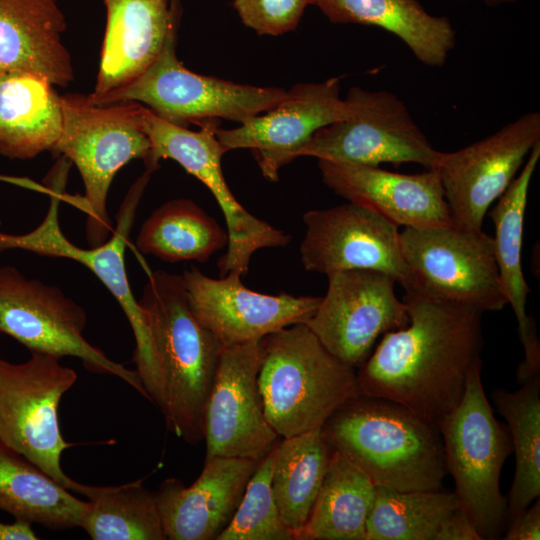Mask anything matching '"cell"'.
I'll return each instance as SVG.
<instances>
[{
    "label": "cell",
    "mask_w": 540,
    "mask_h": 540,
    "mask_svg": "<svg viewBox=\"0 0 540 540\" xmlns=\"http://www.w3.org/2000/svg\"><path fill=\"white\" fill-rule=\"evenodd\" d=\"M402 300L409 323L384 334L358 368L359 392L438 426L460 402L468 371L481 359L483 312L415 291Z\"/></svg>",
    "instance_id": "1"
},
{
    "label": "cell",
    "mask_w": 540,
    "mask_h": 540,
    "mask_svg": "<svg viewBox=\"0 0 540 540\" xmlns=\"http://www.w3.org/2000/svg\"><path fill=\"white\" fill-rule=\"evenodd\" d=\"M322 431L376 487L442 488L448 472L438 426L396 402L359 395L338 408Z\"/></svg>",
    "instance_id": "2"
},
{
    "label": "cell",
    "mask_w": 540,
    "mask_h": 540,
    "mask_svg": "<svg viewBox=\"0 0 540 540\" xmlns=\"http://www.w3.org/2000/svg\"><path fill=\"white\" fill-rule=\"evenodd\" d=\"M160 361L167 428L190 444L204 439V414L224 346L189 309L182 275L148 272L138 300Z\"/></svg>",
    "instance_id": "3"
},
{
    "label": "cell",
    "mask_w": 540,
    "mask_h": 540,
    "mask_svg": "<svg viewBox=\"0 0 540 540\" xmlns=\"http://www.w3.org/2000/svg\"><path fill=\"white\" fill-rule=\"evenodd\" d=\"M70 164L62 157L56 165L50 204L42 222L25 234L0 231V252L20 249L42 256L71 259L89 268L111 292L126 315L136 344L132 361L148 400L163 411L165 394L160 361L146 313L131 290L124 258L136 210L153 172L146 169L131 186L116 215V228L111 237L98 246L83 248L64 235L59 223V207L65 196L63 190Z\"/></svg>",
    "instance_id": "4"
},
{
    "label": "cell",
    "mask_w": 540,
    "mask_h": 540,
    "mask_svg": "<svg viewBox=\"0 0 540 540\" xmlns=\"http://www.w3.org/2000/svg\"><path fill=\"white\" fill-rule=\"evenodd\" d=\"M258 386L266 418L279 437L321 428L361 395L356 369L331 354L305 323L260 340Z\"/></svg>",
    "instance_id": "5"
},
{
    "label": "cell",
    "mask_w": 540,
    "mask_h": 540,
    "mask_svg": "<svg viewBox=\"0 0 540 540\" xmlns=\"http://www.w3.org/2000/svg\"><path fill=\"white\" fill-rule=\"evenodd\" d=\"M62 130L52 151L74 163L85 194L73 198L87 214L86 240H107L112 222L107 212L110 185L129 161L148 157L151 143L143 127L144 106L138 102L94 105L82 95L60 96Z\"/></svg>",
    "instance_id": "6"
},
{
    "label": "cell",
    "mask_w": 540,
    "mask_h": 540,
    "mask_svg": "<svg viewBox=\"0 0 540 540\" xmlns=\"http://www.w3.org/2000/svg\"><path fill=\"white\" fill-rule=\"evenodd\" d=\"M481 365L479 359L470 367L460 402L438 428L454 493L481 539L492 540L501 536L507 523V498L499 482L512 442L487 400Z\"/></svg>",
    "instance_id": "7"
},
{
    "label": "cell",
    "mask_w": 540,
    "mask_h": 540,
    "mask_svg": "<svg viewBox=\"0 0 540 540\" xmlns=\"http://www.w3.org/2000/svg\"><path fill=\"white\" fill-rule=\"evenodd\" d=\"M179 25L171 28L160 54L143 73L103 95H86L87 100L94 105L141 102L161 119L187 127L219 118L243 123L287 96L281 88L238 84L188 70L176 56Z\"/></svg>",
    "instance_id": "8"
},
{
    "label": "cell",
    "mask_w": 540,
    "mask_h": 540,
    "mask_svg": "<svg viewBox=\"0 0 540 540\" xmlns=\"http://www.w3.org/2000/svg\"><path fill=\"white\" fill-rule=\"evenodd\" d=\"M23 363L0 358V440L69 491L84 484L65 474L64 450L73 446L61 434L58 407L77 373L48 353L31 351Z\"/></svg>",
    "instance_id": "9"
},
{
    "label": "cell",
    "mask_w": 540,
    "mask_h": 540,
    "mask_svg": "<svg viewBox=\"0 0 540 540\" xmlns=\"http://www.w3.org/2000/svg\"><path fill=\"white\" fill-rule=\"evenodd\" d=\"M86 322L84 308L59 287L28 278L13 266H0V334L30 352L76 357L89 371L116 376L148 399L136 370L111 360L85 339Z\"/></svg>",
    "instance_id": "10"
},
{
    "label": "cell",
    "mask_w": 540,
    "mask_h": 540,
    "mask_svg": "<svg viewBox=\"0 0 540 540\" xmlns=\"http://www.w3.org/2000/svg\"><path fill=\"white\" fill-rule=\"evenodd\" d=\"M400 247L409 267L412 291L499 311L507 303L494 253L493 237L452 225L404 227ZM411 292V291H408Z\"/></svg>",
    "instance_id": "11"
},
{
    "label": "cell",
    "mask_w": 540,
    "mask_h": 540,
    "mask_svg": "<svg viewBox=\"0 0 540 540\" xmlns=\"http://www.w3.org/2000/svg\"><path fill=\"white\" fill-rule=\"evenodd\" d=\"M345 100L350 116L318 129L298 157L366 166L411 162L427 169L436 167L441 151L432 146L394 93L354 86Z\"/></svg>",
    "instance_id": "12"
},
{
    "label": "cell",
    "mask_w": 540,
    "mask_h": 540,
    "mask_svg": "<svg viewBox=\"0 0 540 540\" xmlns=\"http://www.w3.org/2000/svg\"><path fill=\"white\" fill-rule=\"evenodd\" d=\"M327 277V292L306 325L331 354L358 369L379 337L408 325L407 306L383 272L350 269Z\"/></svg>",
    "instance_id": "13"
},
{
    "label": "cell",
    "mask_w": 540,
    "mask_h": 540,
    "mask_svg": "<svg viewBox=\"0 0 540 540\" xmlns=\"http://www.w3.org/2000/svg\"><path fill=\"white\" fill-rule=\"evenodd\" d=\"M540 113L527 112L493 134L454 152H441L438 173L454 226L481 230L536 143Z\"/></svg>",
    "instance_id": "14"
},
{
    "label": "cell",
    "mask_w": 540,
    "mask_h": 540,
    "mask_svg": "<svg viewBox=\"0 0 540 540\" xmlns=\"http://www.w3.org/2000/svg\"><path fill=\"white\" fill-rule=\"evenodd\" d=\"M300 245L305 270L329 275L350 269L383 272L412 291L413 277L402 255L399 226L375 210L349 202L304 213Z\"/></svg>",
    "instance_id": "15"
},
{
    "label": "cell",
    "mask_w": 540,
    "mask_h": 540,
    "mask_svg": "<svg viewBox=\"0 0 540 540\" xmlns=\"http://www.w3.org/2000/svg\"><path fill=\"white\" fill-rule=\"evenodd\" d=\"M260 362V340L223 348L204 414L205 459L260 461L278 442L258 386Z\"/></svg>",
    "instance_id": "16"
},
{
    "label": "cell",
    "mask_w": 540,
    "mask_h": 540,
    "mask_svg": "<svg viewBox=\"0 0 540 540\" xmlns=\"http://www.w3.org/2000/svg\"><path fill=\"white\" fill-rule=\"evenodd\" d=\"M241 274L218 279L192 266L183 272L186 299L198 323L226 346L259 341L297 323H307L322 297L264 294L246 288Z\"/></svg>",
    "instance_id": "17"
},
{
    "label": "cell",
    "mask_w": 540,
    "mask_h": 540,
    "mask_svg": "<svg viewBox=\"0 0 540 540\" xmlns=\"http://www.w3.org/2000/svg\"><path fill=\"white\" fill-rule=\"evenodd\" d=\"M351 110L340 98V78L318 83H298L270 110L240 123L237 128L216 130L227 151L249 149L269 181L279 170L298 158L299 150L320 128L346 119Z\"/></svg>",
    "instance_id": "18"
},
{
    "label": "cell",
    "mask_w": 540,
    "mask_h": 540,
    "mask_svg": "<svg viewBox=\"0 0 540 540\" xmlns=\"http://www.w3.org/2000/svg\"><path fill=\"white\" fill-rule=\"evenodd\" d=\"M259 461L212 457L186 487L167 478L155 495L163 532L169 540H217L237 510Z\"/></svg>",
    "instance_id": "19"
},
{
    "label": "cell",
    "mask_w": 540,
    "mask_h": 540,
    "mask_svg": "<svg viewBox=\"0 0 540 540\" xmlns=\"http://www.w3.org/2000/svg\"><path fill=\"white\" fill-rule=\"evenodd\" d=\"M323 183L335 194L375 210L398 226L452 225L441 181L434 169L418 174L378 166L318 159Z\"/></svg>",
    "instance_id": "20"
},
{
    "label": "cell",
    "mask_w": 540,
    "mask_h": 540,
    "mask_svg": "<svg viewBox=\"0 0 540 540\" xmlns=\"http://www.w3.org/2000/svg\"><path fill=\"white\" fill-rule=\"evenodd\" d=\"M106 29L96 97L127 84L160 54L171 28L180 24V0H103Z\"/></svg>",
    "instance_id": "21"
},
{
    "label": "cell",
    "mask_w": 540,
    "mask_h": 540,
    "mask_svg": "<svg viewBox=\"0 0 540 540\" xmlns=\"http://www.w3.org/2000/svg\"><path fill=\"white\" fill-rule=\"evenodd\" d=\"M58 0H0V72H22L66 87L74 79L62 42Z\"/></svg>",
    "instance_id": "22"
},
{
    "label": "cell",
    "mask_w": 540,
    "mask_h": 540,
    "mask_svg": "<svg viewBox=\"0 0 540 540\" xmlns=\"http://www.w3.org/2000/svg\"><path fill=\"white\" fill-rule=\"evenodd\" d=\"M540 159V142L536 143L519 175L497 199L489 216L495 226L494 253L507 303L518 322L519 338L524 347L526 366L540 363V346L534 321L526 313L530 292L522 270L524 216L529 185Z\"/></svg>",
    "instance_id": "23"
},
{
    "label": "cell",
    "mask_w": 540,
    "mask_h": 540,
    "mask_svg": "<svg viewBox=\"0 0 540 540\" xmlns=\"http://www.w3.org/2000/svg\"><path fill=\"white\" fill-rule=\"evenodd\" d=\"M333 23L381 28L398 37L418 61L442 67L456 44L447 17L429 14L417 0H314Z\"/></svg>",
    "instance_id": "24"
},
{
    "label": "cell",
    "mask_w": 540,
    "mask_h": 540,
    "mask_svg": "<svg viewBox=\"0 0 540 540\" xmlns=\"http://www.w3.org/2000/svg\"><path fill=\"white\" fill-rule=\"evenodd\" d=\"M46 79L0 72V155L30 159L54 148L62 130L60 96Z\"/></svg>",
    "instance_id": "25"
},
{
    "label": "cell",
    "mask_w": 540,
    "mask_h": 540,
    "mask_svg": "<svg viewBox=\"0 0 540 540\" xmlns=\"http://www.w3.org/2000/svg\"><path fill=\"white\" fill-rule=\"evenodd\" d=\"M89 501L69 492L0 440V510L51 530L80 527Z\"/></svg>",
    "instance_id": "26"
},
{
    "label": "cell",
    "mask_w": 540,
    "mask_h": 540,
    "mask_svg": "<svg viewBox=\"0 0 540 540\" xmlns=\"http://www.w3.org/2000/svg\"><path fill=\"white\" fill-rule=\"evenodd\" d=\"M376 495L370 477L334 449L307 523L298 540H366Z\"/></svg>",
    "instance_id": "27"
},
{
    "label": "cell",
    "mask_w": 540,
    "mask_h": 540,
    "mask_svg": "<svg viewBox=\"0 0 540 540\" xmlns=\"http://www.w3.org/2000/svg\"><path fill=\"white\" fill-rule=\"evenodd\" d=\"M333 452L322 427L278 443L272 491L280 515L296 540L308 521Z\"/></svg>",
    "instance_id": "28"
},
{
    "label": "cell",
    "mask_w": 540,
    "mask_h": 540,
    "mask_svg": "<svg viewBox=\"0 0 540 540\" xmlns=\"http://www.w3.org/2000/svg\"><path fill=\"white\" fill-rule=\"evenodd\" d=\"M227 243V231L186 198L170 200L154 210L136 238L140 252L169 263H204Z\"/></svg>",
    "instance_id": "29"
},
{
    "label": "cell",
    "mask_w": 540,
    "mask_h": 540,
    "mask_svg": "<svg viewBox=\"0 0 540 540\" xmlns=\"http://www.w3.org/2000/svg\"><path fill=\"white\" fill-rule=\"evenodd\" d=\"M492 400L507 422L516 458L507 498L510 524L540 496V375L524 381L515 391L494 390Z\"/></svg>",
    "instance_id": "30"
},
{
    "label": "cell",
    "mask_w": 540,
    "mask_h": 540,
    "mask_svg": "<svg viewBox=\"0 0 540 540\" xmlns=\"http://www.w3.org/2000/svg\"><path fill=\"white\" fill-rule=\"evenodd\" d=\"M89 508L81 523L93 540H165L155 495L142 479L119 486H83Z\"/></svg>",
    "instance_id": "31"
},
{
    "label": "cell",
    "mask_w": 540,
    "mask_h": 540,
    "mask_svg": "<svg viewBox=\"0 0 540 540\" xmlns=\"http://www.w3.org/2000/svg\"><path fill=\"white\" fill-rule=\"evenodd\" d=\"M460 507L454 492L376 487L366 540H437L445 520Z\"/></svg>",
    "instance_id": "32"
},
{
    "label": "cell",
    "mask_w": 540,
    "mask_h": 540,
    "mask_svg": "<svg viewBox=\"0 0 540 540\" xmlns=\"http://www.w3.org/2000/svg\"><path fill=\"white\" fill-rule=\"evenodd\" d=\"M278 443L259 461L232 520L217 540H296L280 515L272 491Z\"/></svg>",
    "instance_id": "33"
},
{
    "label": "cell",
    "mask_w": 540,
    "mask_h": 540,
    "mask_svg": "<svg viewBox=\"0 0 540 540\" xmlns=\"http://www.w3.org/2000/svg\"><path fill=\"white\" fill-rule=\"evenodd\" d=\"M314 0H234L243 24L258 35L278 36L294 30Z\"/></svg>",
    "instance_id": "34"
},
{
    "label": "cell",
    "mask_w": 540,
    "mask_h": 540,
    "mask_svg": "<svg viewBox=\"0 0 540 540\" xmlns=\"http://www.w3.org/2000/svg\"><path fill=\"white\" fill-rule=\"evenodd\" d=\"M505 540L540 539V501L530 504L521 514L513 519L503 537Z\"/></svg>",
    "instance_id": "35"
},
{
    "label": "cell",
    "mask_w": 540,
    "mask_h": 540,
    "mask_svg": "<svg viewBox=\"0 0 540 540\" xmlns=\"http://www.w3.org/2000/svg\"><path fill=\"white\" fill-rule=\"evenodd\" d=\"M437 540H482L473 522L462 507L443 523Z\"/></svg>",
    "instance_id": "36"
},
{
    "label": "cell",
    "mask_w": 540,
    "mask_h": 540,
    "mask_svg": "<svg viewBox=\"0 0 540 540\" xmlns=\"http://www.w3.org/2000/svg\"><path fill=\"white\" fill-rule=\"evenodd\" d=\"M39 537L30 522L15 519L13 523L0 520V540H37Z\"/></svg>",
    "instance_id": "37"
},
{
    "label": "cell",
    "mask_w": 540,
    "mask_h": 540,
    "mask_svg": "<svg viewBox=\"0 0 540 540\" xmlns=\"http://www.w3.org/2000/svg\"><path fill=\"white\" fill-rule=\"evenodd\" d=\"M517 0H483V2L488 6H496L502 3H513Z\"/></svg>",
    "instance_id": "38"
}]
</instances>
